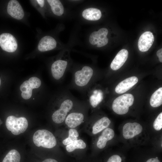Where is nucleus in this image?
<instances>
[{"label": "nucleus", "instance_id": "nucleus-11", "mask_svg": "<svg viewBox=\"0 0 162 162\" xmlns=\"http://www.w3.org/2000/svg\"><path fill=\"white\" fill-rule=\"evenodd\" d=\"M7 12L12 17L17 20L22 19L24 16L23 10L17 0L10 1L7 6Z\"/></svg>", "mask_w": 162, "mask_h": 162}, {"label": "nucleus", "instance_id": "nucleus-25", "mask_svg": "<svg viewBox=\"0 0 162 162\" xmlns=\"http://www.w3.org/2000/svg\"><path fill=\"white\" fill-rule=\"evenodd\" d=\"M154 129L157 131L162 128V112H160L155 120L153 124Z\"/></svg>", "mask_w": 162, "mask_h": 162}, {"label": "nucleus", "instance_id": "nucleus-35", "mask_svg": "<svg viewBox=\"0 0 162 162\" xmlns=\"http://www.w3.org/2000/svg\"><path fill=\"white\" fill-rule=\"evenodd\" d=\"M0 84H1V80L0 79Z\"/></svg>", "mask_w": 162, "mask_h": 162}, {"label": "nucleus", "instance_id": "nucleus-13", "mask_svg": "<svg viewBox=\"0 0 162 162\" xmlns=\"http://www.w3.org/2000/svg\"><path fill=\"white\" fill-rule=\"evenodd\" d=\"M84 118L83 113L80 112H73L68 115L65 120V123L69 128L76 127L81 124Z\"/></svg>", "mask_w": 162, "mask_h": 162}, {"label": "nucleus", "instance_id": "nucleus-14", "mask_svg": "<svg viewBox=\"0 0 162 162\" xmlns=\"http://www.w3.org/2000/svg\"><path fill=\"white\" fill-rule=\"evenodd\" d=\"M128 56V52L126 49L120 50L112 61L111 64V69L114 70L119 69L125 63Z\"/></svg>", "mask_w": 162, "mask_h": 162}, {"label": "nucleus", "instance_id": "nucleus-4", "mask_svg": "<svg viewBox=\"0 0 162 162\" xmlns=\"http://www.w3.org/2000/svg\"><path fill=\"white\" fill-rule=\"evenodd\" d=\"M134 98L130 94H125L115 99L113 102L112 108L113 111L119 115L127 113L129 107L134 103Z\"/></svg>", "mask_w": 162, "mask_h": 162}, {"label": "nucleus", "instance_id": "nucleus-27", "mask_svg": "<svg viewBox=\"0 0 162 162\" xmlns=\"http://www.w3.org/2000/svg\"><path fill=\"white\" fill-rule=\"evenodd\" d=\"M97 32L99 37L98 41L107 38L106 36L108 32V30L107 28H101L98 30Z\"/></svg>", "mask_w": 162, "mask_h": 162}, {"label": "nucleus", "instance_id": "nucleus-32", "mask_svg": "<svg viewBox=\"0 0 162 162\" xmlns=\"http://www.w3.org/2000/svg\"><path fill=\"white\" fill-rule=\"evenodd\" d=\"M42 162H58V161L53 159L48 158Z\"/></svg>", "mask_w": 162, "mask_h": 162}, {"label": "nucleus", "instance_id": "nucleus-9", "mask_svg": "<svg viewBox=\"0 0 162 162\" xmlns=\"http://www.w3.org/2000/svg\"><path fill=\"white\" fill-rule=\"evenodd\" d=\"M142 130V127L139 123L128 122L123 127V135L125 139H131L140 134Z\"/></svg>", "mask_w": 162, "mask_h": 162}, {"label": "nucleus", "instance_id": "nucleus-12", "mask_svg": "<svg viewBox=\"0 0 162 162\" xmlns=\"http://www.w3.org/2000/svg\"><path fill=\"white\" fill-rule=\"evenodd\" d=\"M138 81V78L135 76L127 78L118 84L115 88V92L119 94L125 93L136 84Z\"/></svg>", "mask_w": 162, "mask_h": 162}, {"label": "nucleus", "instance_id": "nucleus-8", "mask_svg": "<svg viewBox=\"0 0 162 162\" xmlns=\"http://www.w3.org/2000/svg\"><path fill=\"white\" fill-rule=\"evenodd\" d=\"M86 92L88 101L93 108H96L103 100L104 93L100 89L89 88Z\"/></svg>", "mask_w": 162, "mask_h": 162}, {"label": "nucleus", "instance_id": "nucleus-20", "mask_svg": "<svg viewBox=\"0 0 162 162\" xmlns=\"http://www.w3.org/2000/svg\"><path fill=\"white\" fill-rule=\"evenodd\" d=\"M47 2L50 5L53 13L55 15L60 16L64 12V8L62 3L58 0H48Z\"/></svg>", "mask_w": 162, "mask_h": 162}, {"label": "nucleus", "instance_id": "nucleus-6", "mask_svg": "<svg viewBox=\"0 0 162 162\" xmlns=\"http://www.w3.org/2000/svg\"><path fill=\"white\" fill-rule=\"evenodd\" d=\"M68 62L65 60L58 59L54 62L51 66V72L53 78L56 80H62L67 71Z\"/></svg>", "mask_w": 162, "mask_h": 162}, {"label": "nucleus", "instance_id": "nucleus-26", "mask_svg": "<svg viewBox=\"0 0 162 162\" xmlns=\"http://www.w3.org/2000/svg\"><path fill=\"white\" fill-rule=\"evenodd\" d=\"M28 81L33 89L38 88L41 84L40 80L36 77H32L30 78Z\"/></svg>", "mask_w": 162, "mask_h": 162}, {"label": "nucleus", "instance_id": "nucleus-33", "mask_svg": "<svg viewBox=\"0 0 162 162\" xmlns=\"http://www.w3.org/2000/svg\"><path fill=\"white\" fill-rule=\"evenodd\" d=\"M38 3L41 7H43L44 4V1L43 0H37Z\"/></svg>", "mask_w": 162, "mask_h": 162}, {"label": "nucleus", "instance_id": "nucleus-23", "mask_svg": "<svg viewBox=\"0 0 162 162\" xmlns=\"http://www.w3.org/2000/svg\"><path fill=\"white\" fill-rule=\"evenodd\" d=\"M86 147V144L82 140L79 139L69 144L66 146L67 151L70 152L76 149H84Z\"/></svg>", "mask_w": 162, "mask_h": 162}, {"label": "nucleus", "instance_id": "nucleus-16", "mask_svg": "<svg viewBox=\"0 0 162 162\" xmlns=\"http://www.w3.org/2000/svg\"><path fill=\"white\" fill-rule=\"evenodd\" d=\"M114 135V132L113 129L109 128H106L98 138L97 143V147L100 149L104 148L107 141L112 140Z\"/></svg>", "mask_w": 162, "mask_h": 162}, {"label": "nucleus", "instance_id": "nucleus-31", "mask_svg": "<svg viewBox=\"0 0 162 162\" xmlns=\"http://www.w3.org/2000/svg\"><path fill=\"white\" fill-rule=\"evenodd\" d=\"M146 162H160L159 160L156 158H152L148 159Z\"/></svg>", "mask_w": 162, "mask_h": 162}, {"label": "nucleus", "instance_id": "nucleus-28", "mask_svg": "<svg viewBox=\"0 0 162 162\" xmlns=\"http://www.w3.org/2000/svg\"><path fill=\"white\" fill-rule=\"evenodd\" d=\"M122 159L119 156L114 155L110 157L107 162H121Z\"/></svg>", "mask_w": 162, "mask_h": 162}, {"label": "nucleus", "instance_id": "nucleus-18", "mask_svg": "<svg viewBox=\"0 0 162 162\" xmlns=\"http://www.w3.org/2000/svg\"><path fill=\"white\" fill-rule=\"evenodd\" d=\"M111 121L106 117H104L98 120L92 127V133L95 134L107 128L110 124Z\"/></svg>", "mask_w": 162, "mask_h": 162}, {"label": "nucleus", "instance_id": "nucleus-7", "mask_svg": "<svg viewBox=\"0 0 162 162\" xmlns=\"http://www.w3.org/2000/svg\"><path fill=\"white\" fill-rule=\"evenodd\" d=\"M0 46L2 49L8 52H13L17 47L16 39L12 34L3 33L0 35Z\"/></svg>", "mask_w": 162, "mask_h": 162}, {"label": "nucleus", "instance_id": "nucleus-17", "mask_svg": "<svg viewBox=\"0 0 162 162\" xmlns=\"http://www.w3.org/2000/svg\"><path fill=\"white\" fill-rule=\"evenodd\" d=\"M83 17L85 19L92 21L99 20L101 16V13L99 9L90 8L84 10L82 14Z\"/></svg>", "mask_w": 162, "mask_h": 162}, {"label": "nucleus", "instance_id": "nucleus-21", "mask_svg": "<svg viewBox=\"0 0 162 162\" xmlns=\"http://www.w3.org/2000/svg\"><path fill=\"white\" fill-rule=\"evenodd\" d=\"M20 89L22 92L21 96L23 99H28L30 98L32 95L33 89L28 80L24 81L21 85Z\"/></svg>", "mask_w": 162, "mask_h": 162}, {"label": "nucleus", "instance_id": "nucleus-1", "mask_svg": "<svg viewBox=\"0 0 162 162\" xmlns=\"http://www.w3.org/2000/svg\"><path fill=\"white\" fill-rule=\"evenodd\" d=\"M72 78L69 87L85 93L91 86L94 76L93 69L88 66H85L81 68L74 71Z\"/></svg>", "mask_w": 162, "mask_h": 162}, {"label": "nucleus", "instance_id": "nucleus-29", "mask_svg": "<svg viewBox=\"0 0 162 162\" xmlns=\"http://www.w3.org/2000/svg\"><path fill=\"white\" fill-rule=\"evenodd\" d=\"M108 41V39L106 38L99 41L97 44V46L98 47L103 46L107 44Z\"/></svg>", "mask_w": 162, "mask_h": 162}, {"label": "nucleus", "instance_id": "nucleus-3", "mask_svg": "<svg viewBox=\"0 0 162 162\" xmlns=\"http://www.w3.org/2000/svg\"><path fill=\"white\" fill-rule=\"evenodd\" d=\"M33 141L36 146L47 148H52L57 144L56 139L53 134L45 129L36 131L33 135Z\"/></svg>", "mask_w": 162, "mask_h": 162}, {"label": "nucleus", "instance_id": "nucleus-10", "mask_svg": "<svg viewBox=\"0 0 162 162\" xmlns=\"http://www.w3.org/2000/svg\"><path fill=\"white\" fill-rule=\"evenodd\" d=\"M154 40L152 33L146 31L140 36L138 41V47L139 50L142 52L148 51L151 47Z\"/></svg>", "mask_w": 162, "mask_h": 162}, {"label": "nucleus", "instance_id": "nucleus-34", "mask_svg": "<svg viewBox=\"0 0 162 162\" xmlns=\"http://www.w3.org/2000/svg\"><path fill=\"white\" fill-rule=\"evenodd\" d=\"M155 158H156V159H158V158L157 157H156Z\"/></svg>", "mask_w": 162, "mask_h": 162}, {"label": "nucleus", "instance_id": "nucleus-2", "mask_svg": "<svg viewBox=\"0 0 162 162\" xmlns=\"http://www.w3.org/2000/svg\"><path fill=\"white\" fill-rule=\"evenodd\" d=\"M68 90L64 89L60 96L59 108L53 113L52 118L53 122L60 124L65 120L68 113L73 108L76 100Z\"/></svg>", "mask_w": 162, "mask_h": 162}, {"label": "nucleus", "instance_id": "nucleus-19", "mask_svg": "<svg viewBox=\"0 0 162 162\" xmlns=\"http://www.w3.org/2000/svg\"><path fill=\"white\" fill-rule=\"evenodd\" d=\"M150 103L151 106L156 107L162 104V88L160 87L155 91L151 96Z\"/></svg>", "mask_w": 162, "mask_h": 162}, {"label": "nucleus", "instance_id": "nucleus-5", "mask_svg": "<svg viewBox=\"0 0 162 162\" xmlns=\"http://www.w3.org/2000/svg\"><path fill=\"white\" fill-rule=\"evenodd\" d=\"M5 124L8 130L15 135L24 133L28 127V122L26 118L23 117L17 118L13 116L7 117Z\"/></svg>", "mask_w": 162, "mask_h": 162}, {"label": "nucleus", "instance_id": "nucleus-15", "mask_svg": "<svg viewBox=\"0 0 162 162\" xmlns=\"http://www.w3.org/2000/svg\"><path fill=\"white\" fill-rule=\"evenodd\" d=\"M56 44V42L53 38L49 36H46L42 38L39 41L38 49L41 52L48 51L55 48Z\"/></svg>", "mask_w": 162, "mask_h": 162}, {"label": "nucleus", "instance_id": "nucleus-22", "mask_svg": "<svg viewBox=\"0 0 162 162\" xmlns=\"http://www.w3.org/2000/svg\"><path fill=\"white\" fill-rule=\"evenodd\" d=\"M20 155L15 149L10 150L4 158L2 162H20Z\"/></svg>", "mask_w": 162, "mask_h": 162}, {"label": "nucleus", "instance_id": "nucleus-24", "mask_svg": "<svg viewBox=\"0 0 162 162\" xmlns=\"http://www.w3.org/2000/svg\"><path fill=\"white\" fill-rule=\"evenodd\" d=\"M79 133L75 129L71 128L68 131V137L62 141L63 144L67 146L78 140Z\"/></svg>", "mask_w": 162, "mask_h": 162}, {"label": "nucleus", "instance_id": "nucleus-30", "mask_svg": "<svg viewBox=\"0 0 162 162\" xmlns=\"http://www.w3.org/2000/svg\"><path fill=\"white\" fill-rule=\"evenodd\" d=\"M157 55L159 58V60L161 62H162V49L158 50L157 52Z\"/></svg>", "mask_w": 162, "mask_h": 162}]
</instances>
